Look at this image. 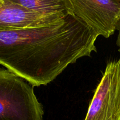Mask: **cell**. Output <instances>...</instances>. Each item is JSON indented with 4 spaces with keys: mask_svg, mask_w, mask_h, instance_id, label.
I'll list each match as a JSON object with an SVG mask.
<instances>
[{
    "mask_svg": "<svg viewBox=\"0 0 120 120\" xmlns=\"http://www.w3.org/2000/svg\"><path fill=\"white\" fill-rule=\"evenodd\" d=\"M97 38L68 12L48 26L0 30V64L34 87L46 86L68 66L96 52Z\"/></svg>",
    "mask_w": 120,
    "mask_h": 120,
    "instance_id": "obj_1",
    "label": "cell"
},
{
    "mask_svg": "<svg viewBox=\"0 0 120 120\" xmlns=\"http://www.w3.org/2000/svg\"><path fill=\"white\" fill-rule=\"evenodd\" d=\"M43 114L34 86L0 68V120H43Z\"/></svg>",
    "mask_w": 120,
    "mask_h": 120,
    "instance_id": "obj_2",
    "label": "cell"
},
{
    "mask_svg": "<svg viewBox=\"0 0 120 120\" xmlns=\"http://www.w3.org/2000/svg\"><path fill=\"white\" fill-rule=\"evenodd\" d=\"M66 12L80 20L97 36L108 38L120 19V0H66Z\"/></svg>",
    "mask_w": 120,
    "mask_h": 120,
    "instance_id": "obj_3",
    "label": "cell"
},
{
    "mask_svg": "<svg viewBox=\"0 0 120 120\" xmlns=\"http://www.w3.org/2000/svg\"><path fill=\"white\" fill-rule=\"evenodd\" d=\"M120 114V57L107 65L84 120H110Z\"/></svg>",
    "mask_w": 120,
    "mask_h": 120,
    "instance_id": "obj_4",
    "label": "cell"
},
{
    "mask_svg": "<svg viewBox=\"0 0 120 120\" xmlns=\"http://www.w3.org/2000/svg\"><path fill=\"white\" fill-rule=\"evenodd\" d=\"M67 14V12L40 14L16 3L14 0H0V30L48 26L62 21Z\"/></svg>",
    "mask_w": 120,
    "mask_h": 120,
    "instance_id": "obj_5",
    "label": "cell"
},
{
    "mask_svg": "<svg viewBox=\"0 0 120 120\" xmlns=\"http://www.w3.org/2000/svg\"><path fill=\"white\" fill-rule=\"evenodd\" d=\"M16 3L43 14L66 12V0H14Z\"/></svg>",
    "mask_w": 120,
    "mask_h": 120,
    "instance_id": "obj_6",
    "label": "cell"
},
{
    "mask_svg": "<svg viewBox=\"0 0 120 120\" xmlns=\"http://www.w3.org/2000/svg\"><path fill=\"white\" fill-rule=\"evenodd\" d=\"M116 30H117L118 31V36H117V39L116 43H117V46L118 47V51L120 52V19L119 21H118V23H117Z\"/></svg>",
    "mask_w": 120,
    "mask_h": 120,
    "instance_id": "obj_7",
    "label": "cell"
},
{
    "mask_svg": "<svg viewBox=\"0 0 120 120\" xmlns=\"http://www.w3.org/2000/svg\"><path fill=\"white\" fill-rule=\"evenodd\" d=\"M110 120H120V114H118V116L114 117V118H111Z\"/></svg>",
    "mask_w": 120,
    "mask_h": 120,
    "instance_id": "obj_8",
    "label": "cell"
}]
</instances>
